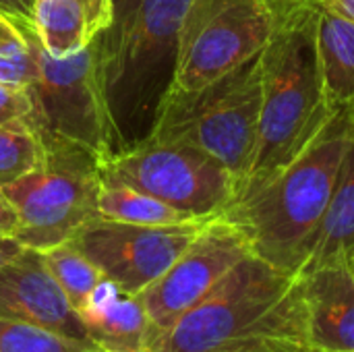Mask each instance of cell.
Masks as SVG:
<instances>
[{"mask_svg": "<svg viewBox=\"0 0 354 352\" xmlns=\"http://www.w3.org/2000/svg\"><path fill=\"white\" fill-rule=\"evenodd\" d=\"M311 344L317 352H354V276L346 261L299 274Z\"/></svg>", "mask_w": 354, "mask_h": 352, "instance_id": "obj_13", "label": "cell"}, {"mask_svg": "<svg viewBox=\"0 0 354 352\" xmlns=\"http://www.w3.org/2000/svg\"><path fill=\"white\" fill-rule=\"evenodd\" d=\"M151 352H317L311 344L303 280L247 255Z\"/></svg>", "mask_w": 354, "mask_h": 352, "instance_id": "obj_1", "label": "cell"}, {"mask_svg": "<svg viewBox=\"0 0 354 352\" xmlns=\"http://www.w3.org/2000/svg\"><path fill=\"white\" fill-rule=\"evenodd\" d=\"M97 214L102 220L124 222V224H141V226H166L180 224L201 218H191L172 205L141 193L133 187L118 183H102L97 195Z\"/></svg>", "mask_w": 354, "mask_h": 352, "instance_id": "obj_18", "label": "cell"}, {"mask_svg": "<svg viewBox=\"0 0 354 352\" xmlns=\"http://www.w3.org/2000/svg\"><path fill=\"white\" fill-rule=\"evenodd\" d=\"M259 110L261 71L253 58L199 89L168 83L145 137L195 147L222 162L241 185L255 158Z\"/></svg>", "mask_w": 354, "mask_h": 352, "instance_id": "obj_5", "label": "cell"}, {"mask_svg": "<svg viewBox=\"0 0 354 352\" xmlns=\"http://www.w3.org/2000/svg\"><path fill=\"white\" fill-rule=\"evenodd\" d=\"M25 39L35 60V77L27 85L33 100L27 120L39 135L83 147L100 166L127 149L106 93L95 39L66 58L50 56L35 33Z\"/></svg>", "mask_w": 354, "mask_h": 352, "instance_id": "obj_6", "label": "cell"}, {"mask_svg": "<svg viewBox=\"0 0 354 352\" xmlns=\"http://www.w3.org/2000/svg\"><path fill=\"white\" fill-rule=\"evenodd\" d=\"M313 4L322 10H328L354 23V0H313Z\"/></svg>", "mask_w": 354, "mask_h": 352, "instance_id": "obj_27", "label": "cell"}, {"mask_svg": "<svg viewBox=\"0 0 354 352\" xmlns=\"http://www.w3.org/2000/svg\"><path fill=\"white\" fill-rule=\"evenodd\" d=\"M280 0H189L178 31L172 85L199 89L261 54Z\"/></svg>", "mask_w": 354, "mask_h": 352, "instance_id": "obj_8", "label": "cell"}, {"mask_svg": "<svg viewBox=\"0 0 354 352\" xmlns=\"http://www.w3.org/2000/svg\"><path fill=\"white\" fill-rule=\"evenodd\" d=\"M19 230V214L0 189V237H15Z\"/></svg>", "mask_w": 354, "mask_h": 352, "instance_id": "obj_26", "label": "cell"}, {"mask_svg": "<svg viewBox=\"0 0 354 352\" xmlns=\"http://www.w3.org/2000/svg\"><path fill=\"white\" fill-rule=\"evenodd\" d=\"M29 52L27 39L23 37V33L0 15V54L6 56H25Z\"/></svg>", "mask_w": 354, "mask_h": 352, "instance_id": "obj_25", "label": "cell"}, {"mask_svg": "<svg viewBox=\"0 0 354 352\" xmlns=\"http://www.w3.org/2000/svg\"><path fill=\"white\" fill-rule=\"evenodd\" d=\"M207 220L141 226L95 218L71 243L100 268L104 278L122 293L139 297L170 270Z\"/></svg>", "mask_w": 354, "mask_h": 352, "instance_id": "obj_10", "label": "cell"}, {"mask_svg": "<svg viewBox=\"0 0 354 352\" xmlns=\"http://www.w3.org/2000/svg\"><path fill=\"white\" fill-rule=\"evenodd\" d=\"M44 160L46 143L27 118L0 127V187L33 172Z\"/></svg>", "mask_w": 354, "mask_h": 352, "instance_id": "obj_20", "label": "cell"}, {"mask_svg": "<svg viewBox=\"0 0 354 352\" xmlns=\"http://www.w3.org/2000/svg\"><path fill=\"white\" fill-rule=\"evenodd\" d=\"M114 0H35V35L54 58L87 48L112 21Z\"/></svg>", "mask_w": 354, "mask_h": 352, "instance_id": "obj_14", "label": "cell"}, {"mask_svg": "<svg viewBox=\"0 0 354 352\" xmlns=\"http://www.w3.org/2000/svg\"><path fill=\"white\" fill-rule=\"evenodd\" d=\"M0 315L46 328L73 340L91 342L83 319L35 249L25 247L19 257L0 268Z\"/></svg>", "mask_w": 354, "mask_h": 352, "instance_id": "obj_12", "label": "cell"}, {"mask_svg": "<svg viewBox=\"0 0 354 352\" xmlns=\"http://www.w3.org/2000/svg\"><path fill=\"white\" fill-rule=\"evenodd\" d=\"M247 255L251 251L241 230L220 214L209 218L170 270L139 295L153 326V338L207 297Z\"/></svg>", "mask_w": 354, "mask_h": 352, "instance_id": "obj_11", "label": "cell"}, {"mask_svg": "<svg viewBox=\"0 0 354 352\" xmlns=\"http://www.w3.org/2000/svg\"><path fill=\"white\" fill-rule=\"evenodd\" d=\"M85 352H110V351H102V349H89V351Z\"/></svg>", "mask_w": 354, "mask_h": 352, "instance_id": "obj_30", "label": "cell"}, {"mask_svg": "<svg viewBox=\"0 0 354 352\" xmlns=\"http://www.w3.org/2000/svg\"><path fill=\"white\" fill-rule=\"evenodd\" d=\"M35 77V60L31 50L25 56L0 54V81L15 85H29Z\"/></svg>", "mask_w": 354, "mask_h": 352, "instance_id": "obj_23", "label": "cell"}, {"mask_svg": "<svg viewBox=\"0 0 354 352\" xmlns=\"http://www.w3.org/2000/svg\"><path fill=\"white\" fill-rule=\"evenodd\" d=\"M89 340L110 352H151L153 326L139 297L122 293L106 311L83 322Z\"/></svg>", "mask_w": 354, "mask_h": 352, "instance_id": "obj_17", "label": "cell"}, {"mask_svg": "<svg viewBox=\"0 0 354 352\" xmlns=\"http://www.w3.org/2000/svg\"><path fill=\"white\" fill-rule=\"evenodd\" d=\"M344 261H346L348 270L353 272V276H354V249H353V251H351V253H348V255H346V259H344Z\"/></svg>", "mask_w": 354, "mask_h": 352, "instance_id": "obj_29", "label": "cell"}, {"mask_svg": "<svg viewBox=\"0 0 354 352\" xmlns=\"http://www.w3.org/2000/svg\"><path fill=\"white\" fill-rule=\"evenodd\" d=\"M189 0H114L110 25L95 37L106 93L127 143L143 139L172 81L178 31Z\"/></svg>", "mask_w": 354, "mask_h": 352, "instance_id": "obj_4", "label": "cell"}, {"mask_svg": "<svg viewBox=\"0 0 354 352\" xmlns=\"http://www.w3.org/2000/svg\"><path fill=\"white\" fill-rule=\"evenodd\" d=\"M44 143V164L0 187L19 214L15 239L35 251L73 241L85 224L100 218L97 195L104 183L97 158L83 147L56 139Z\"/></svg>", "mask_w": 354, "mask_h": 352, "instance_id": "obj_7", "label": "cell"}, {"mask_svg": "<svg viewBox=\"0 0 354 352\" xmlns=\"http://www.w3.org/2000/svg\"><path fill=\"white\" fill-rule=\"evenodd\" d=\"M354 249V108L351 139L344 149L332 197L313 239L309 257L299 274L315 270L326 263L344 261Z\"/></svg>", "mask_w": 354, "mask_h": 352, "instance_id": "obj_15", "label": "cell"}, {"mask_svg": "<svg viewBox=\"0 0 354 352\" xmlns=\"http://www.w3.org/2000/svg\"><path fill=\"white\" fill-rule=\"evenodd\" d=\"M102 178L147 193L191 218H214L236 195V176L216 158L147 137L100 166Z\"/></svg>", "mask_w": 354, "mask_h": 352, "instance_id": "obj_9", "label": "cell"}, {"mask_svg": "<svg viewBox=\"0 0 354 352\" xmlns=\"http://www.w3.org/2000/svg\"><path fill=\"white\" fill-rule=\"evenodd\" d=\"M315 44L326 106L354 108V23L317 8Z\"/></svg>", "mask_w": 354, "mask_h": 352, "instance_id": "obj_16", "label": "cell"}, {"mask_svg": "<svg viewBox=\"0 0 354 352\" xmlns=\"http://www.w3.org/2000/svg\"><path fill=\"white\" fill-rule=\"evenodd\" d=\"M315 29L313 0H280L270 41L257 56L261 71L257 149L239 189L288 164L332 116L324 98Z\"/></svg>", "mask_w": 354, "mask_h": 352, "instance_id": "obj_3", "label": "cell"}, {"mask_svg": "<svg viewBox=\"0 0 354 352\" xmlns=\"http://www.w3.org/2000/svg\"><path fill=\"white\" fill-rule=\"evenodd\" d=\"M0 15L8 19L23 33V37L35 33V0H0Z\"/></svg>", "mask_w": 354, "mask_h": 352, "instance_id": "obj_24", "label": "cell"}, {"mask_svg": "<svg viewBox=\"0 0 354 352\" xmlns=\"http://www.w3.org/2000/svg\"><path fill=\"white\" fill-rule=\"evenodd\" d=\"M351 127L353 108L332 112L288 164L236 191L220 216L241 230L251 255L286 274L303 270L330 203Z\"/></svg>", "mask_w": 354, "mask_h": 352, "instance_id": "obj_2", "label": "cell"}, {"mask_svg": "<svg viewBox=\"0 0 354 352\" xmlns=\"http://www.w3.org/2000/svg\"><path fill=\"white\" fill-rule=\"evenodd\" d=\"M89 349L97 346L0 315V352H85Z\"/></svg>", "mask_w": 354, "mask_h": 352, "instance_id": "obj_21", "label": "cell"}, {"mask_svg": "<svg viewBox=\"0 0 354 352\" xmlns=\"http://www.w3.org/2000/svg\"><path fill=\"white\" fill-rule=\"evenodd\" d=\"M23 245L15 237H0V268L23 253Z\"/></svg>", "mask_w": 354, "mask_h": 352, "instance_id": "obj_28", "label": "cell"}, {"mask_svg": "<svg viewBox=\"0 0 354 352\" xmlns=\"http://www.w3.org/2000/svg\"><path fill=\"white\" fill-rule=\"evenodd\" d=\"M39 253L48 272L52 274V278L56 280V284L60 286V290L81 317L83 309L87 307L89 295L104 280V274L71 241Z\"/></svg>", "mask_w": 354, "mask_h": 352, "instance_id": "obj_19", "label": "cell"}, {"mask_svg": "<svg viewBox=\"0 0 354 352\" xmlns=\"http://www.w3.org/2000/svg\"><path fill=\"white\" fill-rule=\"evenodd\" d=\"M33 110L31 91L27 85H15L0 81V127L29 118Z\"/></svg>", "mask_w": 354, "mask_h": 352, "instance_id": "obj_22", "label": "cell"}]
</instances>
